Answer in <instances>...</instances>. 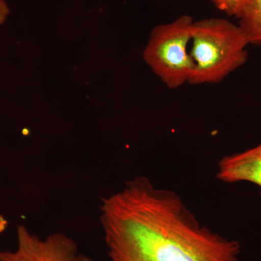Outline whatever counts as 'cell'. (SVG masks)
Here are the masks:
<instances>
[{"label":"cell","mask_w":261,"mask_h":261,"mask_svg":"<svg viewBox=\"0 0 261 261\" xmlns=\"http://www.w3.org/2000/svg\"><path fill=\"white\" fill-rule=\"evenodd\" d=\"M190 15H184L152 29L144 59L154 74L169 89L190 84L193 71L190 55L192 27Z\"/></svg>","instance_id":"3957f363"},{"label":"cell","mask_w":261,"mask_h":261,"mask_svg":"<svg viewBox=\"0 0 261 261\" xmlns=\"http://www.w3.org/2000/svg\"><path fill=\"white\" fill-rule=\"evenodd\" d=\"M10 8L8 3L5 0H0V25H3L6 21L8 15L10 14Z\"/></svg>","instance_id":"ba28073f"},{"label":"cell","mask_w":261,"mask_h":261,"mask_svg":"<svg viewBox=\"0 0 261 261\" xmlns=\"http://www.w3.org/2000/svg\"><path fill=\"white\" fill-rule=\"evenodd\" d=\"M217 178L225 183L247 181L259 187L261 197V143L243 152L224 156Z\"/></svg>","instance_id":"5b68a950"},{"label":"cell","mask_w":261,"mask_h":261,"mask_svg":"<svg viewBox=\"0 0 261 261\" xmlns=\"http://www.w3.org/2000/svg\"><path fill=\"white\" fill-rule=\"evenodd\" d=\"M0 261L94 260L81 252L74 240L64 233L41 238L21 224L17 227L16 249L0 252Z\"/></svg>","instance_id":"277c9868"},{"label":"cell","mask_w":261,"mask_h":261,"mask_svg":"<svg viewBox=\"0 0 261 261\" xmlns=\"http://www.w3.org/2000/svg\"><path fill=\"white\" fill-rule=\"evenodd\" d=\"M215 6L229 16L240 18L248 0H212Z\"/></svg>","instance_id":"52a82bcc"},{"label":"cell","mask_w":261,"mask_h":261,"mask_svg":"<svg viewBox=\"0 0 261 261\" xmlns=\"http://www.w3.org/2000/svg\"><path fill=\"white\" fill-rule=\"evenodd\" d=\"M249 44L239 24L214 18L194 21L190 43L193 71L190 84L221 82L246 63Z\"/></svg>","instance_id":"7a4b0ae2"},{"label":"cell","mask_w":261,"mask_h":261,"mask_svg":"<svg viewBox=\"0 0 261 261\" xmlns=\"http://www.w3.org/2000/svg\"><path fill=\"white\" fill-rule=\"evenodd\" d=\"M239 20L250 44L261 47V0H248Z\"/></svg>","instance_id":"8992f818"},{"label":"cell","mask_w":261,"mask_h":261,"mask_svg":"<svg viewBox=\"0 0 261 261\" xmlns=\"http://www.w3.org/2000/svg\"><path fill=\"white\" fill-rule=\"evenodd\" d=\"M8 226V221L3 215H0V233L4 232Z\"/></svg>","instance_id":"9c48e42d"},{"label":"cell","mask_w":261,"mask_h":261,"mask_svg":"<svg viewBox=\"0 0 261 261\" xmlns=\"http://www.w3.org/2000/svg\"><path fill=\"white\" fill-rule=\"evenodd\" d=\"M109 261H240L241 247L201 225L176 192L140 176L105 197Z\"/></svg>","instance_id":"6da1fadb"}]
</instances>
